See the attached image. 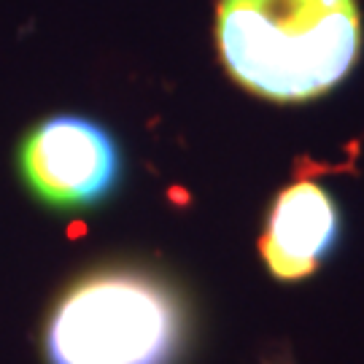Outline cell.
<instances>
[{
	"label": "cell",
	"mask_w": 364,
	"mask_h": 364,
	"mask_svg": "<svg viewBox=\"0 0 364 364\" xmlns=\"http://www.w3.org/2000/svg\"><path fill=\"white\" fill-rule=\"evenodd\" d=\"M216 41L237 84L270 100L338 87L362 49L353 0H221Z\"/></svg>",
	"instance_id": "1"
},
{
	"label": "cell",
	"mask_w": 364,
	"mask_h": 364,
	"mask_svg": "<svg viewBox=\"0 0 364 364\" xmlns=\"http://www.w3.org/2000/svg\"><path fill=\"white\" fill-rule=\"evenodd\" d=\"M186 335V308L162 278L105 267L57 297L41 346L46 364H176Z\"/></svg>",
	"instance_id": "2"
},
{
	"label": "cell",
	"mask_w": 364,
	"mask_h": 364,
	"mask_svg": "<svg viewBox=\"0 0 364 364\" xmlns=\"http://www.w3.org/2000/svg\"><path fill=\"white\" fill-rule=\"evenodd\" d=\"M16 170L41 203L60 210L100 205L122 181V151L103 124L54 114L25 132Z\"/></svg>",
	"instance_id": "3"
},
{
	"label": "cell",
	"mask_w": 364,
	"mask_h": 364,
	"mask_svg": "<svg viewBox=\"0 0 364 364\" xmlns=\"http://www.w3.org/2000/svg\"><path fill=\"white\" fill-rule=\"evenodd\" d=\"M340 237V216L318 183L297 181L275 200L259 251L281 281H302L318 270Z\"/></svg>",
	"instance_id": "4"
}]
</instances>
